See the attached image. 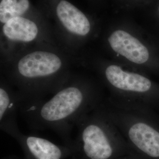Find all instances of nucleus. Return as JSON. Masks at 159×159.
Instances as JSON below:
<instances>
[{"mask_svg":"<svg viewBox=\"0 0 159 159\" xmlns=\"http://www.w3.org/2000/svg\"></svg>","mask_w":159,"mask_h":159,"instance_id":"12","label":"nucleus"},{"mask_svg":"<svg viewBox=\"0 0 159 159\" xmlns=\"http://www.w3.org/2000/svg\"><path fill=\"white\" fill-rule=\"evenodd\" d=\"M57 16L63 26L72 34L85 36L91 30V24L85 14L66 0H61L56 8Z\"/></svg>","mask_w":159,"mask_h":159,"instance_id":"7","label":"nucleus"},{"mask_svg":"<svg viewBox=\"0 0 159 159\" xmlns=\"http://www.w3.org/2000/svg\"><path fill=\"white\" fill-rule=\"evenodd\" d=\"M2 31L6 38L12 42L29 43L37 38L39 29L32 20L18 17L13 18L5 23Z\"/></svg>","mask_w":159,"mask_h":159,"instance_id":"9","label":"nucleus"},{"mask_svg":"<svg viewBox=\"0 0 159 159\" xmlns=\"http://www.w3.org/2000/svg\"><path fill=\"white\" fill-rule=\"evenodd\" d=\"M112 50L132 63L141 64L148 59L149 53L142 43L123 30H117L108 37Z\"/></svg>","mask_w":159,"mask_h":159,"instance_id":"5","label":"nucleus"},{"mask_svg":"<svg viewBox=\"0 0 159 159\" xmlns=\"http://www.w3.org/2000/svg\"><path fill=\"white\" fill-rule=\"evenodd\" d=\"M98 106L93 80L70 76L50 98L22 105L20 114L30 129H50L68 139L81 119Z\"/></svg>","mask_w":159,"mask_h":159,"instance_id":"1","label":"nucleus"},{"mask_svg":"<svg viewBox=\"0 0 159 159\" xmlns=\"http://www.w3.org/2000/svg\"><path fill=\"white\" fill-rule=\"evenodd\" d=\"M20 93L3 77L0 83V128L1 130L17 139L22 133L17 125V114L20 113L22 103Z\"/></svg>","mask_w":159,"mask_h":159,"instance_id":"4","label":"nucleus"},{"mask_svg":"<svg viewBox=\"0 0 159 159\" xmlns=\"http://www.w3.org/2000/svg\"><path fill=\"white\" fill-rule=\"evenodd\" d=\"M128 135L131 142L153 157H159V133L143 123L130 127Z\"/></svg>","mask_w":159,"mask_h":159,"instance_id":"8","label":"nucleus"},{"mask_svg":"<svg viewBox=\"0 0 159 159\" xmlns=\"http://www.w3.org/2000/svg\"><path fill=\"white\" fill-rule=\"evenodd\" d=\"M78 140L87 159H108L113 149L107 126L98 106L83 117L77 125Z\"/></svg>","mask_w":159,"mask_h":159,"instance_id":"3","label":"nucleus"},{"mask_svg":"<svg viewBox=\"0 0 159 159\" xmlns=\"http://www.w3.org/2000/svg\"><path fill=\"white\" fill-rule=\"evenodd\" d=\"M13 57L5 79L21 94V105L51 95L70 77L66 60L55 51L34 50Z\"/></svg>","mask_w":159,"mask_h":159,"instance_id":"2","label":"nucleus"},{"mask_svg":"<svg viewBox=\"0 0 159 159\" xmlns=\"http://www.w3.org/2000/svg\"><path fill=\"white\" fill-rule=\"evenodd\" d=\"M104 74L109 85L117 90L143 93L149 90L152 85L150 81L144 76L125 71L115 64L108 66Z\"/></svg>","mask_w":159,"mask_h":159,"instance_id":"6","label":"nucleus"},{"mask_svg":"<svg viewBox=\"0 0 159 159\" xmlns=\"http://www.w3.org/2000/svg\"><path fill=\"white\" fill-rule=\"evenodd\" d=\"M29 0H1L0 21L4 24L13 18L21 17L29 10Z\"/></svg>","mask_w":159,"mask_h":159,"instance_id":"11","label":"nucleus"},{"mask_svg":"<svg viewBox=\"0 0 159 159\" xmlns=\"http://www.w3.org/2000/svg\"><path fill=\"white\" fill-rule=\"evenodd\" d=\"M18 140L35 159H61L63 156L60 148L46 139L22 134Z\"/></svg>","mask_w":159,"mask_h":159,"instance_id":"10","label":"nucleus"}]
</instances>
